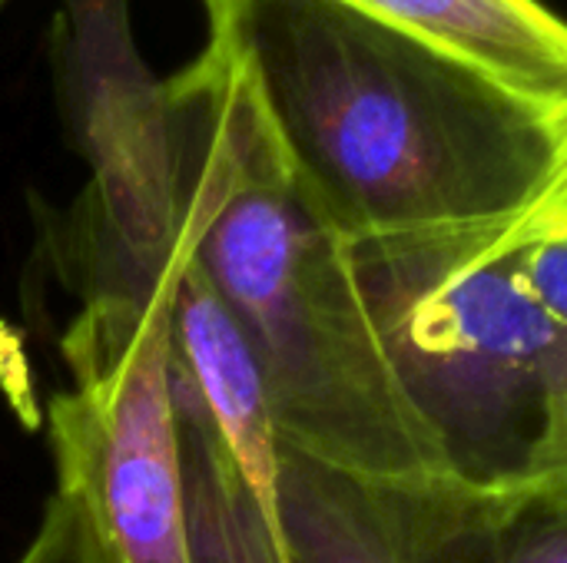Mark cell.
Returning a JSON list of instances; mask_svg holds the SVG:
<instances>
[{
    "label": "cell",
    "mask_w": 567,
    "mask_h": 563,
    "mask_svg": "<svg viewBox=\"0 0 567 563\" xmlns=\"http://www.w3.org/2000/svg\"><path fill=\"white\" fill-rule=\"evenodd\" d=\"M312 212L349 246L567 192V100L339 0H203Z\"/></svg>",
    "instance_id": "1"
},
{
    "label": "cell",
    "mask_w": 567,
    "mask_h": 563,
    "mask_svg": "<svg viewBox=\"0 0 567 563\" xmlns=\"http://www.w3.org/2000/svg\"><path fill=\"white\" fill-rule=\"evenodd\" d=\"M193 262L256 365L276 445L379 478H445L395 385L346 242L302 199L246 60L209 27L203 53L163 76Z\"/></svg>",
    "instance_id": "2"
},
{
    "label": "cell",
    "mask_w": 567,
    "mask_h": 563,
    "mask_svg": "<svg viewBox=\"0 0 567 563\" xmlns=\"http://www.w3.org/2000/svg\"><path fill=\"white\" fill-rule=\"evenodd\" d=\"M385 362L445 478H567V192L498 222L349 242Z\"/></svg>",
    "instance_id": "3"
},
{
    "label": "cell",
    "mask_w": 567,
    "mask_h": 563,
    "mask_svg": "<svg viewBox=\"0 0 567 563\" xmlns=\"http://www.w3.org/2000/svg\"><path fill=\"white\" fill-rule=\"evenodd\" d=\"M176 272L146 302L83 299L60 342L70 388L47 408L56 491L100 563H189L169 395Z\"/></svg>",
    "instance_id": "4"
},
{
    "label": "cell",
    "mask_w": 567,
    "mask_h": 563,
    "mask_svg": "<svg viewBox=\"0 0 567 563\" xmlns=\"http://www.w3.org/2000/svg\"><path fill=\"white\" fill-rule=\"evenodd\" d=\"M276 524L286 563H495V494L362 478L282 445Z\"/></svg>",
    "instance_id": "5"
},
{
    "label": "cell",
    "mask_w": 567,
    "mask_h": 563,
    "mask_svg": "<svg viewBox=\"0 0 567 563\" xmlns=\"http://www.w3.org/2000/svg\"><path fill=\"white\" fill-rule=\"evenodd\" d=\"M169 342L176 362L189 375L223 441L243 468L259 508L276 524V435L262 385L239 329L196 269L193 252L173 282Z\"/></svg>",
    "instance_id": "6"
},
{
    "label": "cell",
    "mask_w": 567,
    "mask_h": 563,
    "mask_svg": "<svg viewBox=\"0 0 567 563\" xmlns=\"http://www.w3.org/2000/svg\"><path fill=\"white\" fill-rule=\"evenodd\" d=\"M169 395L179 438L189 563H286L279 528L259 508L243 468L176 355L169 358Z\"/></svg>",
    "instance_id": "7"
},
{
    "label": "cell",
    "mask_w": 567,
    "mask_h": 563,
    "mask_svg": "<svg viewBox=\"0 0 567 563\" xmlns=\"http://www.w3.org/2000/svg\"><path fill=\"white\" fill-rule=\"evenodd\" d=\"M415 30L502 80L567 100V30L542 0H339Z\"/></svg>",
    "instance_id": "8"
},
{
    "label": "cell",
    "mask_w": 567,
    "mask_h": 563,
    "mask_svg": "<svg viewBox=\"0 0 567 563\" xmlns=\"http://www.w3.org/2000/svg\"><path fill=\"white\" fill-rule=\"evenodd\" d=\"M495 563H567V478L495 494Z\"/></svg>",
    "instance_id": "9"
},
{
    "label": "cell",
    "mask_w": 567,
    "mask_h": 563,
    "mask_svg": "<svg viewBox=\"0 0 567 563\" xmlns=\"http://www.w3.org/2000/svg\"><path fill=\"white\" fill-rule=\"evenodd\" d=\"M17 563H100L86 524L66 494L56 491L47 501L43 521Z\"/></svg>",
    "instance_id": "10"
},
{
    "label": "cell",
    "mask_w": 567,
    "mask_h": 563,
    "mask_svg": "<svg viewBox=\"0 0 567 563\" xmlns=\"http://www.w3.org/2000/svg\"><path fill=\"white\" fill-rule=\"evenodd\" d=\"M0 3H3V0H0Z\"/></svg>",
    "instance_id": "11"
}]
</instances>
